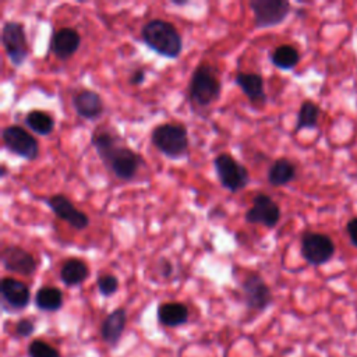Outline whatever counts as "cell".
<instances>
[{
	"mask_svg": "<svg viewBox=\"0 0 357 357\" xmlns=\"http://www.w3.org/2000/svg\"><path fill=\"white\" fill-rule=\"evenodd\" d=\"M91 145L104 166L119 180L132 182L145 165L143 157L125 145L122 137L109 129L98 127L91 136Z\"/></svg>",
	"mask_w": 357,
	"mask_h": 357,
	"instance_id": "6da1fadb",
	"label": "cell"
},
{
	"mask_svg": "<svg viewBox=\"0 0 357 357\" xmlns=\"http://www.w3.org/2000/svg\"><path fill=\"white\" fill-rule=\"evenodd\" d=\"M144 81H145V70L144 69H136L129 79V83L134 87L144 84Z\"/></svg>",
	"mask_w": 357,
	"mask_h": 357,
	"instance_id": "4dcf8cb0",
	"label": "cell"
},
{
	"mask_svg": "<svg viewBox=\"0 0 357 357\" xmlns=\"http://www.w3.org/2000/svg\"><path fill=\"white\" fill-rule=\"evenodd\" d=\"M34 303L38 310L45 312H56L63 307V293L56 286H42L37 290Z\"/></svg>",
	"mask_w": 357,
	"mask_h": 357,
	"instance_id": "7402d4cb",
	"label": "cell"
},
{
	"mask_svg": "<svg viewBox=\"0 0 357 357\" xmlns=\"http://www.w3.org/2000/svg\"><path fill=\"white\" fill-rule=\"evenodd\" d=\"M141 40L151 51L166 59H177L183 52L180 31L164 19L147 22L141 29Z\"/></svg>",
	"mask_w": 357,
	"mask_h": 357,
	"instance_id": "7a4b0ae2",
	"label": "cell"
},
{
	"mask_svg": "<svg viewBox=\"0 0 357 357\" xmlns=\"http://www.w3.org/2000/svg\"><path fill=\"white\" fill-rule=\"evenodd\" d=\"M321 116V109L319 106L307 100L304 101L297 112V119H296V132L301 130H314L318 127V120Z\"/></svg>",
	"mask_w": 357,
	"mask_h": 357,
	"instance_id": "d4e9b609",
	"label": "cell"
},
{
	"mask_svg": "<svg viewBox=\"0 0 357 357\" xmlns=\"http://www.w3.org/2000/svg\"><path fill=\"white\" fill-rule=\"evenodd\" d=\"M119 279L113 273H102L97 279V287L101 296L104 297H111L118 293L119 290Z\"/></svg>",
	"mask_w": 357,
	"mask_h": 357,
	"instance_id": "4316f807",
	"label": "cell"
},
{
	"mask_svg": "<svg viewBox=\"0 0 357 357\" xmlns=\"http://www.w3.org/2000/svg\"><path fill=\"white\" fill-rule=\"evenodd\" d=\"M333 240L319 232H306L300 240V254L304 261L312 267H319L332 260L335 255Z\"/></svg>",
	"mask_w": 357,
	"mask_h": 357,
	"instance_id": "ba28073f",
	"label": "cell"
},
{
	"mask_svg": "<svg viewBox=\"0 0 357 357\" xmlns=\"http://www.w3.org/2000/svg\"><path fill=\"white\" fill-rule=\"evenodd\" d=\"M157 317L161 325L168 328H177L189 322V307L179 301L161 303L157 310Z\"/></svg>",
	"mask_w": 357,
	"mask_h": 357,
	"instance_id": "d6986e66",
	"label": "cell"
},
{
	"mask_svg": "<svg viewBox=\"0 0 357 357\" xmlns=\"http://www.w3.org/2000/svg\"><path fill=\"white\" fill-rule=\"evenodd\" d=\"M0 293L3 304L16 311L27 308L31 303V290L27 283L12 276H5L0 282Z\"/></svg>",
	"mask_w": 357,
	"mask_h": 357,
	"instance_id": "5bb4252c",
	"label": "cell"
},
{
	"mask_svg": "<svg viewBox=\"0 0 357 357\" xmlns=\"http://www.w3.org/2000/svg\"><path fill=\"white\" fill-rule=\"evenodd\" d=\"M241 292L244 304L254 311H265L273 301L271 287L257 272H251L244 278L241 282Z\"/></svg>",
	"mask_w": 357,
	"mask_h": 357,
	"instance_id": "30bf717a",
	"label": "cell"
},
{
	"mask_svg": "<svg viewBox=\"0 0 357 357\" xmlns=\"http://www.w3.org/2000/svg\"><path fill=\"white\" fill-rule=\"evenodd\" d=\"M72 105L76 113L84 120H98L105 112L104 100L94 90H80L74 93Z\"/></svg>",
	"mask_w": 357,
	"mask_h": 357,
	"instance_id": "2e32d148",
	"label": "cell"
},
{
	"mask_svg": "<svg viewBox=\"0 0 357 357\" xmlns=\"http://www.w3.org/2000/svg\"><path fill=\"white\" fill-rule=\"evenodd\" d=\"M0 261H2V265L6 271L23 276H33L38 268L35 257L26 248L16 244L6 246L2 250Z\"/></svg>",
	"mask_w": 357,
	"mask_h": 357,
	"instance_id": "4fadbf2b",
	"label": "cell"
},
{
	"mask_svg": "<svg viewBox=\"0 0 357 357\" xmlns=\"http://www.w3.org/2000/svg\"><path fill=\"white\" fill-rule=\"evenodd\" d=\"M44 203L59 219L69 223L73 229L86 230L90 226V216L84 211L79 209L65 194H54L44 198Z\"/></svg>",
	"mask_w": 357,
	"mask_h": 357,
	"instance_id": "7c38bea8",
	"label": "cell"
},
{
	"mask_svg": "<svg viewBox=\"0 0 357 357\" xmlns=\"http://www.w3.org/2000/svg\"><path fill=\"white\" fill-rule=\"evenodd\" d=\"M0 169H2V175H0V176L5 177V176L8 175V168H6V165H2V168H0Z\"/></svg>",
	"mask_w": 357,
	"mask_h": 357,
	"instance_id": "d6a6232c",
	"label": "cell"
},
{
	"mask_svg": "<svg viewBox=\"0 0 357 357\" xmlns=\"http://www.w3.org/2000/svg\"><path fill=\"white\" fill-rule=\"evenodd\" d=\"M90 267L80 258H69L61 268V280L68 287L83 285L90 278Z\"/></svg>",
	"mask_w": 357,
	"mask_h": 357,
	"instance_id": "44dd1931",
	"label": "cell"
},
{
	"mask_svg": "<svg viewBox=\"0 0 357 357\" xmlns=\"http://www.w3.org/2000/svg\"><path fill=\"white\" fill-rule=\"evenodd\" d=\"M35 332V322L30 318H22L16 324V333L22 338H30Z\"/></svg>",
	"mask_w": 357,
	"mask_h": 357,
	"instance_id": "83f0119b",
	"label": "cell"
},
{
	"mask_svg": "<svg viewBox=\"0 0 357 357\" xmlns=\"http://www.w3.org/2000/svg\"><path fill=\"white\" fill-rule=\"evenodd\" d=\"M24 123L33 133L44 137L52 134L56 125L54 116L41 109L30 111L24 118Z\"/></svg>",
	"mask_w": 357,
	"mask_h": 357,
	"instance_id": "cb8c5ba5",
	"label": "cell"
},
{
	"mask_svg": "<svg viewBox=\"0 0 357 357\" xmlns=\"http://www.w3.org/2000/svg\"><path fill=\"white\" fill-rule=\"evenodd\" d=\"M346 232H347L351 246L357 247V216L349 219V222L346 225Z\"/></svg>",
	"mask_w": 357,
	"mask_h": 357,
	"instance_id": "f1b7e54d",
	"label": "cell"
},
{
	"mask_svg": "<svg viewBox=\"0 0 357 357\" xmlns=\"http://www.w3.org/2000/svg\"><path fill=\"white\" fill-rule=\"evenodd\" d=\"M297 176L296 165L287 158H279L272 162L267 172V182L272 187H283L292 183Z\"/></svg>",
	"mask_w": 357,
	"mask_h": 357,
	"instance_id": "ffe728a7",
	"label": "cell"
},
{
	"mask_svg": "<svg viewBox=\"0 0 357 357\" xmlns=\"http://www.w3.org/2000/svg\"><path fill=\"white\" fill-rule=\"evenodd\" d=\"M235 83L254 106L260 108L267 104L268 97L265 93V83L260 73L237 72L235 76Z\"/></svg>",
	"mask_w": 357,
	"mask_h": 357,
	"instance_id": "e0dca14e",
	"label": "cell"
},
{
	"mask_svg": "<svg viewBox=\"0 0 357 357\" xmlns=\"http://www.w3.org/2000/svg\"><path fill=\"white\" fill-rule=\"evenodd\" d=\"M222 94V81L215 66L201 62L191 74L189 83V98L200 108L215 104Z\"/></svg>",
	"mask_w": 357,
	"mask_h": 357,
	"instance_id": "3957f363",
	"label": "cell"
},
{
	"mask_svg": "<svg viewBox=\"0 0 357 357\" xmlns=\"http://www.w3.org/2000/svg\"><path fill=\"white\" fill-rule=\"evenodd\" d=\"M2 45L15 68H22L30 55L26 27L20 22H6L2 29Z\"/></svg>",
	"mask_w": 357,
	"mask_h": 357,
	"instance_id": "52a82bcc",
	"label": "cell"
},
{
	"mask_svg": "<svg viewBox=\"0 0 357 357\" xmlns=\"http://www.w3.org/2000/svg\"><path fill=\"white\" fill-rule=\"evenodd\" d=\"M280 207L268 194L260 193L253 198V205L244 214V219L251 225H262L268 229L276 228L280 221Z\"/></svg>",
	"mask_w": 357,
	"mask_h": 357,
	"instance_id": "8fae6325",
	"label": "cell"
},
{
	"mask_svg": "<svg viewBox=\"0 0 357 357\" xmlns=\"http://www.w3.org/2000/svg\"><path fill=\"white\" fill-rule=\"evenodd\" d=\"M126 324H127L126 308H123V307L115 308L112 312H109L106 315V318L101 324L100 333H101L102 340L111 346H116L123 336Z\"/></svg>",
	"mask_w": 357,
	"mask_h": 357,
	"instance_id": "ac0fdd59",
	"label": "cell"
},
{
	"mask_svg": "<svg viewBox=\"0 0 357 357\" xmlns=\"http://www.w3.org/2000/svg\"><path fill=\"white\" fill-rule=\"evenodd\" d=\"M151 143L169 159H180L189 154V130L182 123H164L152 129Z\"/></svg>",
	"mask_w": 357,
	"mask_h": 357,
	"instance_id": "277c9868",
	"label": "cell"
},
{
	"mask_svg": "<svg viewBox=\"0 0 357 357\" xmlns=\"http://www.w3.org/2000/svg\"><path fill=\"white\" fill-rule=\"evenodd\" d=\"M214 169L221 186L229 193H239L250 183V172L229 152H221L214 158Z\"/></svg>",
	"mask_w": 357,
	"mask_h": 357,
	"instance_id": "5b68a950",
	"label": "cell"
},
{
	"mask_svg": "<svg viewBox=\"0 0 357 357\" xmlns=\"http://www.w3.org/2000/svg\"><path fill=\"white\" fill-rule=\"evenodd\" d=\"M172 5H173V6H179V8H180V6H187V5H189V2H176V0H173Z\"/></svg>",
	"mask_w": 357,
	"mask_h": 357,
	"instance_id": "1f68e13d",
	"label": "cell"
},
{
	"mask_svg": "<svg viewBox=\"0 0 357 357\" xmlns=\"http://www.w3.org/2000/svg\"><path fill=\"white\" fill-rule=\"evenodd\" d=\"M2 140L8 151L26 161H35L40 157L38 140L22 126H6L2 130Z\"/></svg>",
	"mask_w": 357,
	"mask_h": 357,
	"instance_id": "9c48e42d",
	"label": "cell"
},
{
	"mask_svg": "<svg viewBox=\"0 0 357 357\" xmlns=\"http://www.w3.org/2000/svg\"><path fill=\"white\" fill-rule=\"evenodd\" d=\"M248 8L253 12L257 30L280 26L292 13V5L287 0H250Z\"/></svg>",
	"mask_w": 357,
	"mask_h": 357,
	"instance_id": "8992f818",
	"label": "cell"
},
{
	"mask_svg": "<svg viewBox=\"0 0 357 357\" xmlns=\"http://www.w3.org/2000/svg\"><path fill=\"white\" fill-rule=\"evenodd\" d=\"M300 52L297 48H294L293 45L289 44H283L276 47L271 55H269V61L271 63L283 72H289L293 70L299 63H300Z\"/></svg>",
	"mask_w": 357,
	"mask_h": 357,
	"instance_id": "603a6c76",
	"label": "cell"
},
{
	"mask_svg": "<svg viewBox=\"0 0 357 357\" xmlns=\"http://www.w3.org/2000/svg\"><path fill=\"white\" fill-rule=\"evenodd\" d=\"M81 47V35L72 27H63L52 34L49 49L59 61L73 58Z\"/></svg>",
	"mask_w": 357,
	"mask_h": 357,
	"instance_id": "9a60e30c",
	"label": "cell"
},
{
	"mask_svg": "<svg viewBox=\"0 0 357 357\" xmlns=\"http://www.w3.org/2000/svg\"><path fill=\"white\" fill-rule=\"evenodd\" d=\"M29 357H62L61 351L44 339H34L29 344Z\"/></svg>",
	"mask_w": 357,
	"mask_h": 357,
	"instance_id": "484cf974",
	"label": "cell"
},
{
	"mask_svg": "<svg viewBox=\"0 0 357 357\" xmlns=\"http://www.w3.org/2000/svg\"><path fill=\"white\" fill-rule=\"evenodd\" d=\"M158 271L161 273V276L164 278H169L173 273V265L168 258H159L158 261Z\"/></svg>",
	"mask_w": 357,
	"mask_h": 357,
	"instance_id": "f546056e",
	"label": "cell"
}]
</instances>
